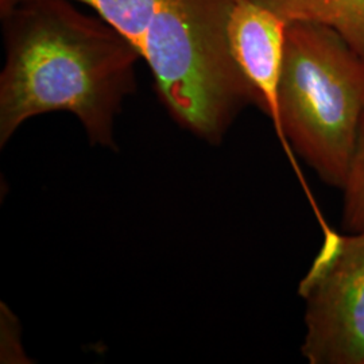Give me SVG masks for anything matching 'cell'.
<instances>
[{"label":"cell","instance_id":"6da1fadb","mask_svg":"<svg viewBox=\"0 0 364 364\" xmlns=\"http://www.w3.org/2000/svg\"><path fill=\"white\" fill-rule=\"evenodd\" d=\"M1 19L0 146L34 117L69 112L92 144L115 149L117 115L136 88L138 50L72 0H21Z\"/></svg>","mask_w":364,"mask_h":364},{"label":"cell","instance_id":"7a4b0ae2","mask_svg":"<svg viewBox=\"0 0 364 364\" xmlns=\"http://www.w3.org/2000/svg\"><path fill=\"white\" fill-rule=\"evenodd\" d=\"M72 1L88 6L130 42L170 117L207 144H221L237 115L257 105L228 46L232 0Z\"/></svg>","mask_w":364,"mask_h":364},{"label":"cell","instance_id":"3957f363","mask_svg":"<svg viewBox=\"0 0 364 364\" xmlns=\"http://www.w3.org/2000/svg\"><path fill=\"white\" fill-rule=\"evenodd\" d=\"M277 135L323 181L343 188L364 115V61L331 27L289 22Z\"/></svg>","mask_w":364,"mask_h":364},{"label":"cell","instance_id":"277c9868","mask_svg":"<svg viewBox=\"0 0 364 364\" xmlns=\"http://www.w3.org/2000/svg\"><path fill=\"white\" fill-rule=\"evenodd\" d=\"M321 230V246L299 285L306 304L301 351L312 364H364V231Z\"/></svg>","mask_w":364,"mask_h":364},{"label":"cell","instance_id":"5b68a950","mask_svg":"<svg viewBox=\"0 0 364 364\" xmlns=\"http://www.w3.org/2000/svg\"><path fill=\"white\" fill-rule=\"evenodd\" d=\"M287 22L254 0H232L227 38L236 65L257 97V107L279 127L278 88L284 68Z\"/></svg>","mask_w":364,"mask_h":364},{"label":"cell","instance_id":"8992f818","mask_svg":"<svg viewBox=\"0 0 364 364\" xmlns=\"http://www.w3.org/2000/svg\"><path fill=\"white\" fill-rule=\"evenodd\" d=\"M285 22L308 21L335 30L364 61V0H254Z\"/></svg>","mask_w":364,"mask_h":364},{"label":"cell","instance_id":"52a82bcc","mask_svg":"<svg viewBox=\"0 0 364 364\" xmlns=\"http://www.w3.org/2000/svg\"><path fill=\"white\" fill-rule=\"evenodd\" d=\"M341 189L344 192L343 221L346 228L352 232L364 231V115Z\"/></svg>","mask_w":364,"mask_h":364},{"label":"cell","instance_id":"ba28073f","mask_svg":"<svg viewBox=\"0 0 364 364\" xmlns=\"http://www.w3.org/2000/svg\"><path fill=\"white\" fill-rule=\"evenodd\" d=\"M19 0H0V15L4 16L6 14L10 13L11 9L18 4Z\"/></svg>","mask_w":364,"mask_h":364}]
</instances>
